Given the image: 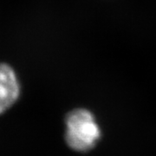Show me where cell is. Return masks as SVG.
Segmentation results:
<instances>
[{
    "label": "cell",
    "instance_id": "obj_1",
    "mask_svg": "<svg viewBox=\"0 0 156 156\" xmlns=\"http://www.w3.org/2000/svg\"><path fill=\"white\" fill-rule=\"evenodd\" d=\"M65 140L77 152H86L94 147L101 137V129L94 115L84 108L68 114L65 120Z\"/></svg>",
    "mask_w": 156,
    "mask_h": 156
},
{
    "label": "cell",
    "instance_id": "obj_2",
    "mask_svg": "<svg viewBox=\"0 0 156 156\" xmlns=\"http://www.w3.org/2000/svg\"><path fill=\"white\" fill-rule=\"evenodd\" d=\"M21 94V83L14 68L0 63V115L13 106Z\"/></svg>",
    "mask_w": 156,
    "mask_h": 156
}]
</instances>
